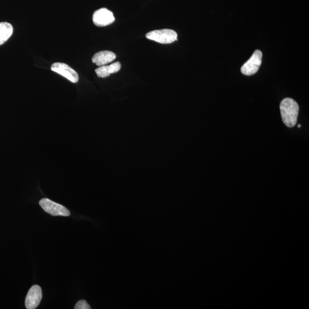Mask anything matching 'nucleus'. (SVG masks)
<instances>
[{
    "mask_svg": "<svg viewBox=\"0 0 309 309\" xmlns=\"http://www.w3.org/2000/svg\"><path fill=\"white\" fill-rule=\"evenodd\" d=\"M280 110L283 122L287 127H294L297 122L299 106L294 100L286 98L280 104Z\"/></svg>",
    "mask_w": 309,
    "mask_h": 309,
    "instance_id": "f257e3e1",
    "label": "nucleus"
},
{
    "mask_svg": "<svg viewBox=\"0 0 309 309\" xmlns=\"http://www.w3.org/2000/svg\"><path fill=\"white\" fill-rule=\"evenodd\" d=\"M146 37L149 40L167 45L178 40V34L172 29H162L153 30L147 33Z\"/></svg>",
    "mask_w": 309,
    "mask_h": 309,
    "instance_id": "f03ea898",
    "label": "nucleus"
},
{
    "mask_svg": "<svg viewBox=\"0 0 309 309\" xmlns=\"http://www.w3.org/2000/svg\"><path fill=\"white\" fill-rule=\"evenodd\" d=\"M40 206L48 214L52 216H69L71 215L68 209L48 198H43L39 202Z\"/></svg>",
    "mask_w": 309,
    "mask_h": 309,
    "instance_id": "7ed1b4c3",
    "label": "nucleus"
},
{
    "mask_svg": "<svg viewBox=\"0 0 309 309\" xmlns=\"http://www.w3.org/2000/svg\"><path fill=\"white\" fill-rule=\"evenodd\" d=\"M262 53L259 50H256L250 59L242 65L241 72L243 75L251 76L258 72L262 64Z\"/></svg>",
    "mask_w": 309,
    "mask_h": 309,
    "instance_id": "20e7f679",
    "label": "nucleus"
},
{
    "mask_svg": "<svg viewBox=\"0 0 309 309\" xmlns=\"http://www.w3.org/2000/svg\"><path fill=\"white\" fill-rule=\"evenodd\" d=\"M51 70L66 78L73 83H76L79 81L77 73L66 64L55 63L52 65Z\"/></svg>",
    "mask_w": 309,
    "mask_h": 309,
    "instance_id": "39448f33",
    "label": "nucleus"
},
{
    "mask_svg": "<svg viewBox=\"0 0 309 309\" xmlns=\"http://www.w3.org/2000/svg\"><path fill=\"white\" fill-rule=\"evenodd\" d=\"M93 22L97 27H106L115 21V17L113 13L106 8H102L95 11L93 15Z\"/></svg>",
    "mask_w": 309,
    "mask_h": 309,
    "instance_id": "423d86ee",
    "label": "nucleus"
},
{
    "mask_svg": "<svg viewBox=\"0 0 309 309\" xmlns=\"http://www.w3.org/2000/svg\"><path fill=\"white\" fill-rule=\"evenodd\" d=\"M42 297L41 287L37 285L32 286V288L29 290L25 298L26 308L28 309L36 308L40 304Z\"/></svg>",
    "mask_w": 309,
    "mask_h": 309,
    "instance_id": "0eeeda50",
    "label": "nucleus"
},
{
    "mask_svg": "<svg viewBox=\"0 0 309 309\" xmlns=\"http://www.w3.org/2000/svg\"><path fill=\"white\" fill-rule=\"evenodd\" d=\"M116 59V55L114 52L108 51L99 52L94 55L92 58L93 62L101 67L111 63Z\"/></svg>",
    "mask_w": 309,
    "mask_h": 309,
    "instance_id": "6e6552de",
    "label": "nucleus"
},
{
    "mask_svg": "<svg viewBox=\"0 0 309 309\" xmlns=\"http://www.w3.org/2000/svg\"><path fill=\"white\" fill-rule=\"evenodd\" d=\"M121 69L120 62H116L110 65H103L95 70L99 77L106 78L110 76L111 74L118 72Z\"/></svg>",
    "mask_w": 309,
    "mask_h": 309,
    "instance_id": "1a4fd4ad",
    "label": "nucleus"
},
{
    "mask_svg": "<svg viewBox=\"0 0 309 309\" xmlns=\"http://www.w3.org/2000/svg\"><path fill=\"white\" fill-rule=\"evenodd\" d=\"M14 28L11 24L7 22L0 23V46L3 45L12 36Z\"/></svg>",
    "mask_w": 309,
    "mask_h": 309,
    "instance_id": "9d476101",
    "label": "nucleus"
},
{
    "mask_svg": "<svg viewBox=\"0 0 309 309\" xmlns=\"http://www.w3.org/2000/svg\"><path fill=\"white\" fill-rule=\"evenodd\" d=\"M75 309H91V307L89 305L88 302L85 300H80L78 301L75 306Z\"/></svg>",
    "mask_w": 309,
    "mask_h": 309,
    "instance_id": "9b49d317",
    "label": "nucleus"
},
{
    "mask_svg": "<svg viewBox=\"0 0 309 309\" xmlns=\"http://www.w3.org/2000/svg\"><path fill=\"white\" fill-rule=\"evenodd\" d=\"M298 128L301 127V124H299V125H298Z\"/></svg>",
    "mask_w": 309,
    "mask_h": 309,
    "instance_id": "f8f14e48",
    "label": "nucleus"
}]
</instances>
